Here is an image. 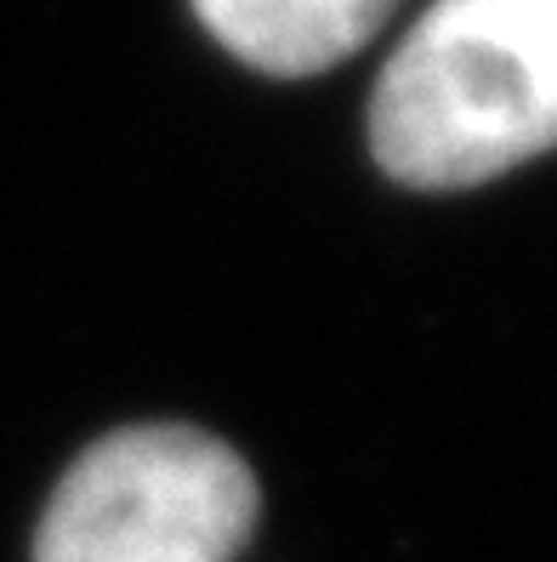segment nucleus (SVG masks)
Segmentation results:
<instances>
[{"label": "nucleus", "instance_id": "obj_1", "mask_svg": "<svg viewBox=\"0 0 557 562\" xmlns=\"http://www.w3.org/2000/svg\"><path fill=\"white\" fill-rule=\"evenodd\" d=\"M376 165L478 188L557 148V0H433L370 97Z\"/></svg>", "mask_w": 557, "mask_h": 562}, {"label": "nucleus", "instance_id": "obj_2", "mask_svg": "<svg viewBox=\"0 0 557 562\" xmlns=\"http://www.w3.org/2000/svg\"><path fill=\"white\" fill-rule=\"evenodd\" d=\"M256 477L200 426L97 438L35 528V562H234L256 528Z\"/></svg>", "mask_w": 557, "mask_h": 562}, {"label": "nucleus", "instance_id": "obj_3", "mask_svg": "<svg viewBox=\"0 0 557 562\" xmlns=\"http://www.w3.org/2000/svg\"><path fill=\"white\" fill-rule=\"evenodd\" d=\"M399 0H193V12L239 63L279 80L324 75L353 57Z\"/></svg>", "mask_w": 557, "mask_h": 562}]
</instances>
